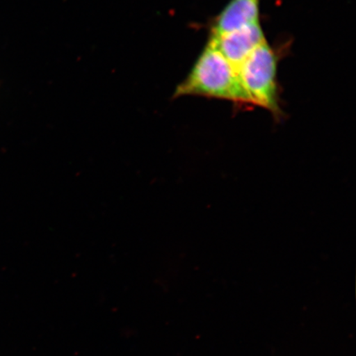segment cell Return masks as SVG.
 <instances>
[{"label":"cell","instance_id":"1","mask_svg":"<svg viewBox=\"0 0 356 356\" xmlns=\"http://www.w3.org/2000/svg\"><path fill=\"white\" fill-rule=\"evenodd\" d=\"M188 95L252 104L240 82L238 71L211 42L204 49L188 77L177 87L172 99Z\"/></svg>","mask_w":356,"mask_h":356},{"label":"cell","instance_id":"2","mask_svg":"<svg viewBox=\"0 0 356 356\" xmlns=\"http://www.w3.org/2000/svg\"><path fill=\"white\" fill-rule=\"evenodd\" d=\"M277 57L266 42L251 53L238 70L240 82L252 101L275 115L280 113L277 83Z\"/></svg>","mask_w":356,"mask_h":356},{"label":"cell","instance_id":"3","mask_svg":"<svg viewBox=\"0 0 356 356\" xmlns=\"http://www.w3.org/2000/svg\"><path fill=\"white\" fill-rule=\"evenodd\" d=\"M210 42L238 71L244 60L256 48L265 42L266 39L258 22L232 33L211 37Z\"/></svg>","mask_w":356,"mask_h":356},{"label":"cell","instance_id":"4","mask_svg":"<svg viewBox=\"0 0 356 356\" xmlns=\"http://www.w3.org/2000/svg\"><path fill=\"white\" fill-rule=\"evenodd\" d=\"M259 0H231L217 17L213 25L211 37L232 33L248 25L258 22Z\"/></svg>","mask_w":356,"mask_h":356}]
</instances>
